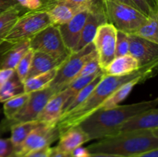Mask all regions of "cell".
<instances>
[{
  "label": "cell",
  "instance_id": "cell-1",
  "mask_svg": "<svg viewBox=\"0 0 158 157\" xmlns=\"http://www.w3.org/2000/svg\"><path fill=\"white\" fill-rule=\"evenodd\" d=\"M158 60L143 66L128 75L121 76H112L103 75L95 89L84 103L76 108L69 113L63 115L56 125L60 134L66 129L78 126L83 120L97 110L103 102L110 96L118 88L127 82L138 77H146L151 78L157 75Z\"/></svg>",
  "mask_w": 158,
  "mask_h": 157
},
{
  "label": "cell",
  "instance_id": "cell-2",
  "mask_svg": "<svg viewBox=\"0 0 158 157\" xmlns=\"http://www.w3.org/2000/svg\"><path fill=\"white\" fill-rule=\"evenodd\" d=\"M158 98L129 105L117 106L109 109H97L78 125L89 141L100 139L118 133L120 126L131 117L157 107Z\"/></svg>",
  "mask_w": 158,
  "mask_h": 157
},
{
  "label": "cell",
  "instance_id": "cell-3",
  "mask_svg": "<svg viewBox=\"0 0 158 157\" xmlns=\"http://www.w3.org/2000/svg\"><path fill=\"white\" fill-rule=\"evenodd\" d=\"M86 147L90 153H106L130 157L158 149V129L121 132Z\"/></svg>",
  "mask_w": 158,
  "mask_h": 157
},
{
  "label": "cell",
  "instance_id": "cell-4",
  "mask_svg": "<svg viewBox=\"0 0 158 157\" xmlns=\"http://www.w3.org/2000/svg\"><path fill=\"white\" fill-rule=\"evenodd\" d=\"M103 7L108 23L117 30L131 34L146 22L148 17L136 8L118 2L103 0Z\"/></svg>",
  "mask_w": 158,
  "mask_h": 157
},
{
  "label": "cell",
  "instance_id": "cell-5",
  "mask_svg": "<svg viewBox=\"0 0 158 157\" xmlns=\"http://www.w3.org/2000/svg\"><path fill=\"white\" fill-rule=\"evenodd\" d=\"M97 55L93 42L77 52H71L58 67L56 75L49 86L53 89L56 93L64 90L75 79L83 66Z\"/></svg>",
  "mask_w": 158,
  "mask_h": 157
},
{
  "label": "cell",
  "instance_id": "cell-6",
  "mask_svg": "<svg viewBox=\"0 0 158 157\" xmlns=\"http://www.w3.org/2000/svg\"><path fill=\"white\" fill-rule=\"evenodd\" d=\"M50 25H52L50 18L46 11L40 9L27 11L19 15L4 42L15 43L29 40Z\"/></svg>",
  "mask_w": 158,
  "mask_h": 157
},
{
  "label": "cell",
  "instance_id": "cell-7",
  "mask_svg": "<svg viewBox=\"0 0 158 157\" xmlns=\"http://www.w3.org/2000/svg\"><path fill=\"white\" fill-rule=\"evenodd\" d=\"M56 93V92L50 86H47L41 90L30 92L27 103L15 116L11 120L5 119L0 123V135L10 130L11 127L17 123L36 121L39 115L46 103Z\"/></svg>",
  "mask_w": 158,
  "mask_h": 157
},
{
  "label": "cell",
  "instance_id": "cell-8",
  "mask_svg": "<svg viewBox=\"0 0 158 157\" xmlns=\"http://www.w3.org/2000/svg\"><path fill=\"white\" fill-rule=\"evenodd\" d=\"M29 48L63 62L71 52L65 46L58 26L50 25L29 39Z\"/></svg>",
  "mask_w": 158,
  "mask_h": 157
},
{
  "label": "cell",
  "instance_id": "cell-9",
  "mask_svg": "<svg viewBox=\"0 0 158 157\" xmlns=\"http://www.w3.org/2000/svg\"><path fill=\"white\" fill-rule=\"evenodd\" d=\"M117 32V29L112 24L106 22L99 27L94 37L93 43L103 72L116 57Z\"/></svg>",
  "mask_w": 158,
  "mask_h": 157
},
{
  "label": "cell",
  "instance_id": "cell-10",
  "mask_svg": "<svg viewBox=\"0 0 158 157\" xmlns=\"http://www.w3.org/2000/svg\"><path fill=\"white\" fill-rule=\"evenodd\" d=\"M60 132L56 126L40 124L32 130L23 144L15 150L19 157L32 151L50 146L52 143L60 138Z\"/></svg>",
  "mask_w": 158,
  "mask_h": 157
},
{
  "label": "cell",
  "instance_id": "cell-11",
  "mask_svg": "<svg viewBox=\"0 0 158 157\" xmlns=\"http://www.w3.org/2000/svg\"><path fill=\"white\" fill-rule=\"evenodd\" d=\"M128 35L129 55L137 60L140 67L158 60V44L137 35Z\"/></svg>",
  "mask_w": 158,
  "mask_h": 157
},
{
  "label": "cell",
  "instance_id": "cell-12",
  "mask_svg": "<svg viewBox=\"0 0 158 157\" xmlns=\"http://www.w3.org/2000/svg\"><path fill=\"white\" fill-rule=\"evenodd\" d=\"M89 13V11L87 9L80 11L68 22L58 26L63 42L71 52H73L80 40L82 30Z\"/></svg>",
  "mask_w": 158,
  "mask_h": 157
},
{
  "label": "cell",
  "instance_id": "cell-13",
  "mask_svg": "<svg viewBox=\"0 0 158 157\" xmlns=\"http://www.w3.org/2000/svg\"><path fill=\"white\" fill-rule=\"evenodd\" d=\"M69 98L66 89L56 93L48 101L45 107L37 118L40 124L49 126H56L63 114L65 103Z\"/></svg>",
  "mask_w": 158,
  "mask_h": 157
},
{
  "label": "cell",
  "instance_id": "cell-14",
  "mask_svg": "<svg viewBox=\"0 0 158 157\" xmlns=\"http://www.w3.org/2000/svg\"><path fill=\"white\" fill-rule=\"evenodd\" d=\"M150 129H158V109L157 107L148 109L128 119L120 126L118 133L121 132Z\"/></svg>",
  "mask_w": 158,
  "mask_h": 157
},
{
  "label": "cell",
  "instance_id": "cell-15",
  "mask_svg": "<svg viewBox=\"0 0 158 157\" xmlns=\"http://www.w3.org/2000/svg\"><path fill=\"white\" fill-rule=\"evenodd\" d=\"M9 46L0 49V69H15L23 55L29 51V40L7 43Z\"/></svg>",
  "mask_w": 158,
  "mask_h": 157
},
{
  "label": "cell",
  "instance_id": "cell-16",
  "mask_svg": "<svg viewBox=\"0 0 158 157\" xmlns=\"http://www.w3.org/2000/svg\"><path fill=\"white\" fill-rule=\"evenodd\" d=\"M106 22V15L103 12H89L82 30L80 40L73 52H77L92 43L99 27Z\"/></svg>",
  "mask_w": 158,
  "mask_h": 157
},
{
  "label": "cell",
  "instance_id": "cell-17",
  "mask_svg": "<svg viewBox=\"0 0 158 157\" xmlns=\"http://www.w3.org/2000/svg\"><path fill=\"white\" fill-rule=\"evenodd\" d=\"M88 141L89 139L86 132L80 126H76L66 129L60 134L59 143L56 148L61 152L71 153L74 149Z\"/></svg>",
  "mask_w": 158,
  "mask_h": 157
},
{
  "label": "cell",
  "instance_id": "cell-18",
  "mask_svg": "<svg viewBox=\"0 0 158 157\" xmlns=\"http://www.w3.org/2000/svg\"><path fill=\"white\" fill-rule=\"evenodd\" d=\"M140 68L137 60L128 54L123 56L116 57L104 69L103 75L121 76L133 73Z\"/></svg>",
  "mask_w": 158,
  "mask_h": 157
},
{
  "label": "cell",
  "instance_id": "cell-19",
  "mask_svg": "<svg viewBox=\"0 0 158 157\" xmlns=\"http://www.w3.org/2000/svg\"><path fill=\"white\" fill-rule=\"evenodd\" d=\"M62 62H63L60 60L56 59L47 54L40 52H34L32 64L26 79L52 70L60 66Z\"/></svg>",
  "mask_w": 158,
  "mask_h": 157
},
{
  "label": "cell",
  "instance_id": "cell-20",
  "mask_svg": "<svg viewBox=\"0 0 158 157\" xmlns=\"http://www.w3.org/2000/svg\"><path fill=\"white\" fill-rule=\"evenodd\" d=\"M80 11L83 10L72 5L58 3L48 9L46 12L49 15L51 24L58 26L68 22Z\"/></svg>",
  "mask_w": 158,
  "mask_h": 157
},
{
  "label": "cell",
  "instance_id": "cell-21",
  "mask_svg": "<svg viewBox=\"0 0 158 157\" xmlns=\"http://www.w3.org/2000/svg\"><path fill=\"white\" fill-rule=\"evenodd\" d=\"M149 78H146V77H138V78H134V79L122 85L110 96L108 97L97 109H109L118 106L119 103L123 102L130 95L133 88L136 85L144 83Z\"/></svg>",
  "mask_w": 158,
  "mask_h": 157
},
{
  "label": "cell",
  "instance_id": "cell-22",
  "mask_svg": "<svg viewBox=\"0 0 158 157\" xmlns=\"http://www.w3.org/2000/svg\"><path fill=\"white\" fill-rule=\"evenodd\" d=\"M42 6L40 10L46 11L52 6L58 3L72 5L82 10H89V12H103V0H41Z\"/></svg>",
  "mask_w": 158,
  "mask_h": 157
},
{
  "label": "cell",
  "instance_id": "cell-23",
  "mask_svg": "<svg viewBox=\"0 0 158 157\" xmlns=\"http://www.w3.org/2000/svg\"><path fill=\"white\" fill-rule=\"evenodd\" d=\"M26 10L19 5L14 6L0 13V46L4 43L5 38L21 15L23 11Z\"/></svg>",
  "mask_w": 158,
  "mask_h": 157
},
{
  "label": "cell",
  "instance_id": "cell-24",
  "mask_svg": "<svg viewBox=\"0 0 158 157\" xmlns=\"http://www.w3.org/2000/svg\"><path fill=\"white\" fill-rule=\"evenodd\" d=\"M58 67L25 80V82L23 83L24 92L26 93H30V92H35V91L41 90V89L49 86L56 75Z\"/></svg>",
  "mask_w": 158,
  "mask_h": 157
},
{
  "label": "cell",
  "instance_id": "cell-25",
  "mask_svg": "<svg viewBox=\"0 0 158 157\" xmlns=\"http://www.w3.org/2000/svg\"><path fill=\"white\" fill-rule=\"evenodd\" d=\"M103 75V72H101L100 75H97L90 83H89L87 86H85L83 89H81V90H80V92L72 99L69 100L67 103H66L64 107H63L62 116L66 115V114L69 113V112H70L71 111H73V109H75L76 108L80 106L82 103H84V102L86 101V99L89 96V95H90L91 92H93V90H94V89H95L96 86H97L99 82L101 80Z\"/></svg>",
  "mask_w": 158,
  "mask_h": 157
},
{
  "label": "cell",
  "instance_id": "cell-26",
  "mask_svg": "<svg viewBox=\"0 0 158 157\" xmlns=\"http://www.w3.org/2000/svg\"><path fill=\"white\" fill-rule=\"evenodd\" d=\"M40 125V123L38 121H32L17 123L11 127L10 139L13 144L15 150L23 144L32 130Z\"/></svg>",
  "mask_w": 158,
  "mask_h": 157
},
{
  "label": "cell",
  "instance_id": "cell-27",
  "mask_svg": "<svg viewBox=\"0 0 158 157\" xmlns=\"http://www.w3.org/2000/svg\"><path fill=\"white\" fill-rule=\"evenodd\" d=\"M23 92H25L24 84L19 78L18 75L14 70L13 74L0 89V103H4L12 97L19 95Z\"/></svg>",
  "mask_w": 158,
  "mask_h": 157
},
{
  "label": "cell",
  "instance_id": "cell-28",
  "mask_svg": "<svg viewBox=\"0 0 158 157\" xmlns=\"http://www.w3.org/2000/svg\"><path fill=\"white\" fill-rule=\"evenodd\" d=\"M29 98V93L23 92L5 102L3 105V112L6 119H12L27 103Z\"/></svg>",
  "mask_w": 158,
  "mask_h": 157
},
{
  "label": "cell",
  "instance_id": "cell-29",
  "mask_svg": "<svg viewBox=\"0 0 158 157\" xmlns=\"http://www.w3.org/2000/svg\"><path fill=\"white\" fill-rule=\"evenodd\" d=\"M131 35H137L158 44V17L148 18L146 22L133 32Z\"/></svg>",
  "mask_w": 158,
  "mask_h": 157
},
{
  "label": "cell",
  "instance_id": "cell-30",
  "mask_svg": "<svg viewBox=\"0 0 158 157\" xmlns=\"http://www.w3.org/2000/svg\"><path fill=\"white\" fill-rule=\"evenodd\" d=\"M101 72H103V71H100L98 72H96V73L93 74V75H88V76H84V77H81V78H76L74 79L73 81L71 82L69 85H68L67 87L66 88V91L67 92L68 95H69V98L68 99L66 100V102L65 103H67L69 100L72 99L79 92H80L81 89H83L85 86H87L89 83H90L98 75H100ZM65 106V105H64Z\"/></svg>",
  "mask_w": 158,
  "mask_h": 157
},
{
  "label": "cell",
  "instance_id": "cell-31",
  "mask_svg": "<svg viewBox=\"0 0 158 157\" xmlns=\"http://www.w3.org/2000/svg\"><path fill=\"white\" fill-rule=\"evenodd\" d=\"M33 53V51L29 49V51L20 59V61L19 62L17 66H15V69H14L16 75H18L19 78L23 83H24L25 80L26 79V77H27L28 73H29V69H30Z\"/></svg>",
  "mask_w": 158,
  "mask_h": 157
},
{
  "label": "cell",
  "instance_id": "cell-32",
  "mask_svg": "<svg viewBox=\"0 0 158 157\" xmlns=\"http://www.w3.org/2000/svg\"><path fill=\"white\" fill-rule=\"evenodd\" d=\"M137 9L148 18L158 17V0H132Z\"/></svg>",
  "mask_w": 158,
  "mask_h": 157
},
{
  "label": "cell",
  "instance_id": "cell-33",
  "mask_svg": "<svg viewBox=\"0 0 158 157\" xmlns=\"http://www.w3.org/2000/svg\"><path fill=\"white\" fill-rule=\"evenodd\" d=\"M128 54H129V35L126 32L117 30L115 56H123Z\"/></svg>",
  "mask_w": 158,
  "mask_h": 157
},
{
  "label": "cell",
  "instance_id": "cell-34",
  "mask_svg": "<svg viewBox=\"0 0 158 157\" xmlns=\"http://www.w3.org/2000/svg\"><path fill=\"white\" fill-rule=\"evenodd\" d=\"M101 68H100V64H99L98 58H97V55L95 56L94 58H91L89 61H88L84 66H83V68L81 69V70L80 71L77 75L76 76V78H81V77L84 76H88V75H93V74L96 73V72H98L100 71H101ZM103 71V70H102Z\"/></svg>",
  "mask_w": 158,
  "mask_h": 157
},
{
  "label": "cell",
  "instance_id": "cell-35",
  "mask_svg": "<svg viewBox=\"0 0 158 157\" xmlns=\"http://www.w3.org/2000/svg\"><path fill=\"white\" fill-rule=\"evenodd\" d=\"M15 153V148L10 138L0 139V157H9Z\"/></svg>",
  "mask_w": 158,
  "mask_h": 157
},
{
  "label": "cell",
  "instance_id": "cell-36",
  "mask_svg": "<svg viewBox=\"0 0 158 157\" xmlns=\"http://www.w3.org/2000/svg\"><path fill=\"white\" fill-rule=\"evenodd\" d=\"M18 4L28 11L40 9L42 6L41 0H16Z\"/></svg>",
  "mask_w": 158,
  "mask_h": 157
},
{
  "label": "cell",
  "instance_id": "cell-37",
  "mask_svg": "<svg viewBox=\"0 0 158 157\" xmlns=\"http://www.w3.org/2000/svg\"><path fill=\"white\" fill-rule=\"evenodd\" d=\"M51 149H52V147L46 146V147L28 152V153L25 154L20 157H49Z\"/></svg>",
  "mask_w": 158,
  "mask_h": 157
},
{
  "label": "cell",
  "instance_id": "cell-38",
  "mask_svg": "<svg viewBox=\"0 0 158 157\" xmlns=\"http://www.w3.org/2000/svg\"><path fill=\"white\" fill-rule=\"evenodd\" d=\"M13 69H0V89L13 74Z\"/></svg>",
  "mask_w": 158,
  "mask_h": 157
},
{
  "label": "cell",
  "instance_id": "cell-39",
  "mask_svg": "<svg viewBox=\"0 0 158 157\" xmlns=\"http://www.w3.org/2000/svg\"><path fill=\"white\" fill-rule=\"evenodd\" d=\"M71 155H72V157H89L90 155V152L88 151L86 148L83 147L81 146L74 149L71 152Z\"/></svg>",
  "mask_w": 158,
  "mask_h": 157
},
{
  "label": "cell",
  "instance_id": "cell-40",
  "mask_svg": "<svg viewBox=\"0 0 158 157\" xmlns=\"http://www.w3.org/2000/svg\"><path fill=\"white\" fill-rule=\"evenodd\" d=\"M16 0H0V13L17 6Z\"/></svg>",
  "mask_w": 158,
  "mask_h": 157
},
{
  "label": "cell",
  "instance_id": "cell-41",
  "mask_svg": "<svg viewBox=\"0 0 158 157\" xmlns=\"http://www.w3.org/2000/svg\"><path fill=\"white\" fill-rule=\"evenodd\" d=\"M49 157H72V155H71V153L61 152V151L58 150L56 147H53L51 149Z\"/></svg>",
  "mask_w": 158,
  "mask_h": 157
},
{
  "label": "cell",
  "instance_id": "cell-42",
  "mask_svg": "<svg viewBox=\"0 0 158 157\" xmlns=\"http://www.w3.org/2000/svg\"><path fill=\"white\" fill-rule=\"evenodd\" d=\"M130 157H158V149L147 151V152H141V153L137 154V155Z\"/></svg>",
  "mask_w": 158,
  "mask_h": 157
},
{
  "label": "cell",
  "instance_id": "cell-43",
  "mask_svg": "<svg viewBox=\"0 0 158 157\" xmlns=\"http://www.w3.org/2000/svg\"><path fill=\"white\" fill-rule=\"evenodd\" d=\"M89 157H123L120 155H112V154H106V153H90Z\"/></svg>",
  "mask_w": 158,
  "mask_h": 157
},
{
  "label": "cell",
  "instance_id": "cell-44",
  "mask_svg": "<svg viewBox=\"0 0 158 157\" xmlns=\"http://www.w3.org/2000/svg\"><path fill=\"white\" fill-rule=\"evenodd\" d=\"M111 1L118 2L123 3V4L128 5V6H132V7H134V8H136V9H137V7L135 6V4L133 2L132 0H111ZM138 10H139V9H138Z\"/></svg>",
  "mask_w": 158,
  "mask_h": 157
},
{
  "label": "cell",
  "instance_id": "cell-45",
  "mask_svg": "<svg viewBox=\"0 0 158 157\" xmlns=\"http://www.w3.org/2000/svg\"><path fill=\"white\" fill-rule=\"evenodd\" d=\"M9 157H19V156L15 153H13V154H12V155H11Z\"/></svg>",
  "mask_w": 158,
  "mask_h": 157
}]
</instances>
